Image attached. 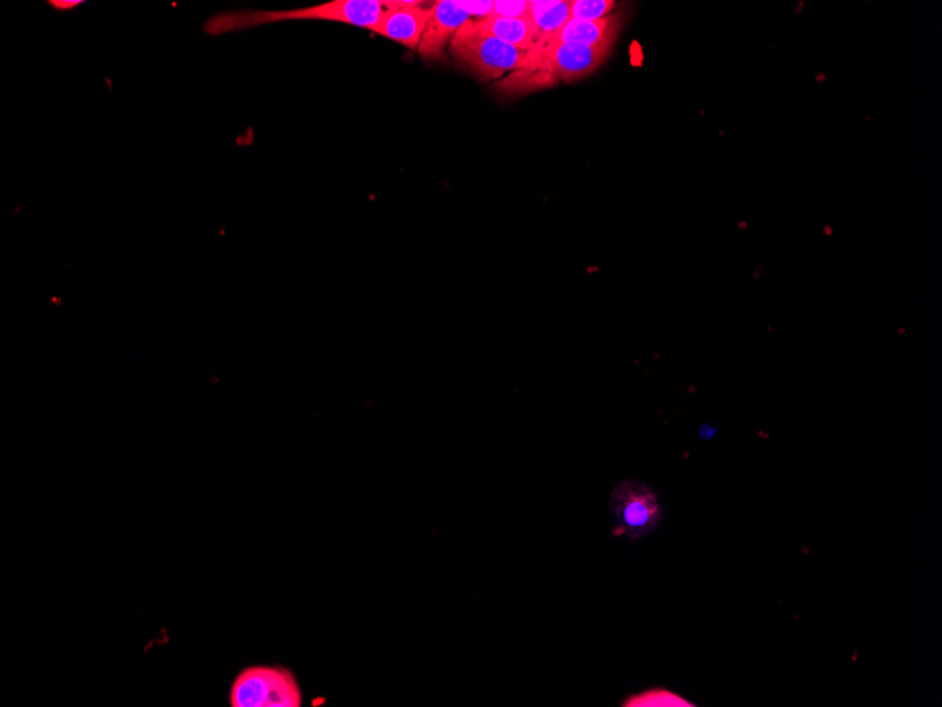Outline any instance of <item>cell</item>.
Masks as SVG:
<instances>
[{
  "mask_svg": "<svg viewBox=\"0 0 942 707\" xmlns=\"http://www.w3.org/2000/svg\"><path fill=\"white\" fill-rule=\"evenodd\" d=\"M229 701L232 707H300L304 698L293 672L255 665L236 676Z\"/></svg>",
  "mask_w": 942,
  "mask_h": 707,
  "instance_id": "obj_3",
  "label": "cell"
},
{
  "mask_svg": "<svg viewBox=\"0 0 942 707\" xmlns=\"http://www.w3.org/2000/svg\"><path fill=\"white\" fill-rule=\"evenodd\" d=\"M614 7L613 0H573V2H569L570 19L600 20L609 18Z\"/></svg>",
  "mask_w": 942,
  "mask_h": 707,
  "instance_id": "obj_11",
  "label": "cell"
},
{
  "mask_svg": "<svg viewBox=\"0 0 942 707\" xmlns=\"http://www.w3.org/2000/svg\"><path fill=\"white\" fill-rule=\"evenodd\" d=\"M423 4L425 3L398 0L394 8L383 14L373 32L409 50H418L429 19V9Z\"/></svg>",
  "mask_w": 942,
  "mask_h": 707,
  "instance_id": "obj_6",
  "label": "cell"
},
{
  "mask_svg": "<svg viewBox=\"0 0 942 707\" xmlns=\"http://www.w3.org/2000/svg\"><path fill=\"white\" fill-rule=\"evenodd\" d=\"M473 23L480 32L499 39L501 42L510 44V46L528 50V52L538 47V36H536L533 23L526 18L473 19Z\"/></svg>",
  "mask_w": 942,
  "mask_h": 707,
  "instance_id": "obj_8",
  "label": "cell"
},
{
  "mask_svg": "<svg viewBox=\"0 0 942 707\" xmlns=\"http://www.w3.org/2000/svg\"><path fill=\"white\" fill-rule=\"evenodd\" d=\"M526 19L533 23L538 47H544L569 22V2L566 0H530Z\"/></svg>",
  "mask_w": 942,
  "mask_h": 707,
  "instance_id": "obj_9",
  "label": "cell"
},
{
  "mask_svg": "<svg viewBox=\"0 0 942 707\" xmlns=\"http://www.w3.org/2000/svg\"><path fill=\"white\" fill-rule=\"evenodd\" d=\"M624 707H694L688 699L665 688H655L631 695L623 701Z\"/></svg>",
  "mask_w": 942,
  "mask_h": 707,
  "instance_id": "obj_10",
  "label": "cell"
},
{
  "mask_svg": "<svg viewBox=\"0 0 942 707\" xmlns=\"http://www.w3.org/2000/svg\"><path fill=\"white\" fill-rule=\"evenodd\" d=\"M48 7L57 10V12H72L84 4V0H48Z\"/></svg>",
  "mask_w": 942,
  "mask_h": 707,
  "instance_id": "obj_14",
  "label": "cell"
},
{
  "mask_svg": "<svg viewBox=\"0 0 942 707\" xmlns=\"http://www.w3.org/2000/svg\"><path fill=\"white\" fill-rule=\"evenodd\" d=\"M621 29L618 14L600 20L569 19L548 44H576V46H614ZM546 46V44H545Z\"/></svg>",
  "mask_w": 942,
  "mask_h": 707,
  "instance_id": "obj_7",
  "label": "cell"
},
{
  "mask_svg": "<svg viewBox=\"0 0 942 707\" xmlns=\"http://www.w3.org/2000/svg\"><path fill=\"white\" fill-rule=\"evenodd\" d=\"M526 12H528V2H493V10H491V14L489 18H510V19H519L525 18Z\"/></svg>",
  "mask_w": 942,
  "mask_h": 707,
  "instance_id": "obj_12",
  "label": "cell"
},
{
  "mask_svg": "<svg viewBox=\"0 0 942 707\" xmlns=\"http://www.w3.org/2000/svg\"><path fill=\"white\" fill-rule=\"evenodd\" d=\"M456 64L480 81H494L523 68L528 50H521L480 32L473 19L468 20L449 44Z\"/></svg>",
  "mask_w": 942,
  "mask_h": 707,
  "instance_id": "obj_2",
  "label": "cell"
},
{
  "mask_svg": "<svg viewBox=\"0 0 942 707\" xmlns=\"http://www.w3.org/2000/svg\"><path fill=\"white\" fill-rule=\"evenodd\" d=\"M458 7L462 8L468 12L471 17H475L479 19L489 18L491 14V10H493V2H456Z\"/></svg>",
  "mask_w": 942,
  "mask_h": 707,
  "instance_id": "obj_13",
  "label": "cell"
},
{
  "mask_svg": "<svg viewBox=\"0 0 942 707\" xmlns=\"http://www.w3.org/2000/svg\"><path fill=\"white\" fill-rule=\"evenodd\" d=\"M610 509L615 519V536L638 541L658 529L664 510L658 494L643 481L626 479L615 486L610 496Z\"/></svg>",
  "mask_w": 942,
  "mask_h": 707,
  "instance_id": "obj_4",
  "label": "cell"
},
{
  "mask_svg": "<svg viewBox=\"0 0 942 707\" xmlns=\"http://www.w3.org/2000/svg\"><path fill=\"white\" fill-rule=\"evenodd\" d=\"M470 14L454 0H439L429 8V19L420 39L418 52L425 62H445L446 50Z\"/></svg>",
  "mask_w": 942,
  "mask_h": 707,
  "instance_id": "obj_5",
  "label": "cell"
},
{
  "mask_svg": "<svg viewBox=\"0 0 942 707\" xmlns=\"http://www.w3.org/2000/svg\"><path fill=\"white\" fill-rule=\"evenodd\" d=\"M397 3L398 0H333L293 10H239L209 18L205 22L204 32L208 36L217 37L288 20H322L373 30L383 14Z\"/></svg>",
  "mask_w": 942,
  "mask_h": 707,
  "instance_id": "obj_1",
  "label": "cell"
}]
</instances>
